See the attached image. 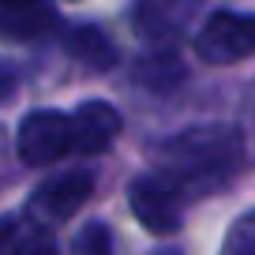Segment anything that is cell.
I'll return each mask as SVG.
<instances>
[{"label": "cell", "mask_w": 255, "mask_h": 255, "mask_svg": "<svg viewBox=\"0 0 255 255\" xmlns=\"http://www.w3.org/2000/svg\"><path fill=\"white\" fill-rule=\"evenodd\" d=\"M240 154L244 143L233 128L225 124H199V128H184L176 135H169L161 143L158 158L169 180L176 184H203V180H218V176H229L240 165Z\"/></svg>", "instance_id": "6da1fadb"}, {"label": "cell", "mask_w": 255, "mask_h": 255, "mask_svg": "<svg viewBox=\"0 0 255 255\" xmlns=\"http://www.w3.org/2000/svg\"><path fill=\"white\" fill-rule=\"evenodd\" d=\"M195 56L207 64H240L255 56V15L214 11L195 30Z\"/></svg>", "instance_id": "7a4b0ae2"}, {"label": "cell", "mask_w": 255, "mask_h": 255, "mask_svg": "<svg viewBox=\"0 0 255 255\" xmlns=\"http://www.w3.org/2000/svg\"><path fill=\"white\" fill-rule=\"evenodd\" d=\"M128 203H131V214L143 222V229L169 237V233L180 229L184 222V195L180 184L169 180L161 173H143L128 184Z\"/></svg>", "instance_id": "3957f363"}, {"label": "cell", "mask_w": 255, "mask_h": 255, "mask_svg": "<svg viewBox=\"0 0 255 255\" xmlns=\"http://www.w3.org/2000/svg\"><path fill=\"white\" fill-rule=\"evenodd\" d=\"M15 150L26 165H49L72 150V117L56 109H34L23 117L15 135Z\"/></svg>", "instance_id": "277c9868"}, {"label": "cell", "mask_w": 255, "mask_h": 255, "mask_svg": "<svg viewBox=\"0 0 255 255\" xmlns=\"http://www.w3.org/2000/svg\"><path fill=\"white\" fill-rule=\"evenodd\" d=\"M90 195H94V176L90 173H68V176H56V180L41 184L30 195L26 210L45 225H60V222L79 214Z\"/></svg>", "instance_id": "5b68a950"}, {"label": "cell", "mask_w": 255, "mask_h": 255, "mask_svg": "<svg viewBox=\"0 0 255 255\" xmlns=\"http://www.w3.org/2000/svg\"><path fill=\"white\" fill-rule=\"evenodd\" d=\"M120 135V113L109 102H83L72 113V150L75 154H102Z\"/></svg>", "instance_id": "8992f818"}, {"label": "cell", "mask_w": 255, "mask_h": 255, "mask_svg": "<svg viewBox=\"0 0 255 255\" xmlns=\"http://www.w3.org/2000/svg\"><path fill=\"white\" fill-rule=\"evenodd\" d=\"M56 26V11L45 0H0V34L15 41L45 38Z\"/></svg>", "instance_id": "52a82bcc"}, {"label": "cell", "mask_w": 255, "mask_h": 255, "mask_svg": "<svg viewBox=\"0 0 255 255\" xmlns=\"http://www.w3.org/2000/svg\"><path fill=\"white\" fill-rule=\"evenodd\" d=\"M191 15V0H143L135 8V26L146 38H169Z\"/></svg>", "instance_id": "ba28073f"}, {"label": "cell", "mask_w": 255, "mask_h": 255, "mask_svg": "<svg viewBox=\"0 0 255 255\" xmlns=\"http://www.w3.org/2000/svg\"><path fill=\"white\" fill-rule=\"evenodd\" d=\"M68 53L75 56L79 64H87V68H113L117 64V45H113V38L102 30V26H90V23H83V26H72L68 30Z\"/></svg>", "instance_id": "9c48e42d"}, {"label": "cell", "mask_w": 255, "mask_h": 255, "mask_svg": "<svg viewBox=\"0 0 255 255\" xmlns=\"http://www.w3.org/2000/svg\"><path fill=\"white\" fill-rule=\"evenodd\" d=\"M72 252H75V255H113V237H109V229H105L102 222L83 225V229L75 233V240H72Z\"/></svg>", "instance_id": "30bf717a"}, {"label": "cell", "mask_w": 255, "mask_h": 255, "mask_svg": "<svg viewBox=\"0 0 255 255\" xmlns=\"http://www.w3.org/2000/svg\"><path fill=\"white\" fill-rule=\"evenodd\" d=\"M225 255H255V210L240 214L225 237Z\"/></svg>", "instance_id": "8fae6325"}, {"label": "cell", "mask_w": 255, "mask_h": 255, "mask_svg": "<svg viewBox=\"0 0 255 255\" xmlns=\"http://www.w3.org/2000/svg\"><path fill=\"white\" fill-rule=\"evenodd\" d=\"M11 255H56V240L49 237V233H30V237H23L15 248H11Z\"/></svg>", "instance_id": "7c38bea8"}, {"label": "cell", "mask_w": 255, "mask_h": 255, "mask_svg": "<svg viewBox=\"0 0 255 255\" xmlns=\"http://www.w3.org/2000/svg\"><path fill=\"white\" fill-rule=\"evenodd\" d=\"M15 90H19V72H15V64H4V60H0V105L8 102Z\"/></svg>", "instance_id": "4fadbf2b"}, {"label": "cell", "mask_w": 255, "mask_h": 255, "mask_svg": "<svg viewBox=\"0 0 255 255\" xmlns=\"http://www.w3.org/2000/svg\"><path fill=\"white\" fill-rule=\"evenodd\" d=\"M11 240H15V225H11V222H0V252H8Z\"/></svg>", "instance_id": "5bb4252c"}, {"label": "cell", "mask_w": 255, "mask_h": 255, "mask_svg": "<svg viewBox=\"0 0 255 255\" xmlns=\"http://www.w3.org/2000/svg\"><path fill=\"white\" fill-rule=\"evenodd\" d=\"M161 255H180V252H161Z\"/></svg>", "instance_id": "9a60e30c"}]
</instances>
